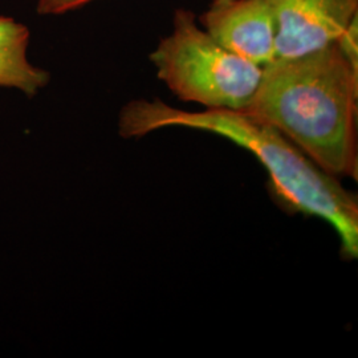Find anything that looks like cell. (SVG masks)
<instances>
[{
    "label": "cell",
    "mask_w": 358,
    "mask_h": 358,
    "mask_svg": "<svg viewBox=\"0 0 358 358\" xmlns=\"http://www.w3.org/2000/svg\"><path fill=\"white\" fill-rule=\"evenodd\" d=\"M29 31L11 17L0 16V87L16 88L32 97L50 83V73L27 60Z\"/></svg>",
    "instance_id": "cell-6"
},
{
    "label": "cell",
    "mask_w": 358,
    "mask_h": 358,
    "mask_svg": "<svg viewBox=\"0 0 358 358\" xmlns=\"http://www.w3.org/2000/svg\"><path fill=\"white\" fill-rule=\"evenodd\" d=\"M149 59L157 77L185 103L206 109L243 110L259 87L263 66L226 50L189 8H177L171 32Z\"/></svg>",
    "instance_id": "cell-3"
},
{
    "label": "cell",
    "mask_w": 358,
    "mask_h": 358,
    "mask_svg": "<svg viewBox=\"0 0 358 358\" xmlns=\"http://www.w3.org/2000/svg\"><path fill=\"white\" fill-rule=\"evenodd\" d=\"M187 128L224 137L254 154L269 176V189L287 211L320 217L337 232L341 254L358 256L357 196L327 174L279 130L242 110L189 112L159 99L127 103L118 118L124 138H141L155 130Z\"/></svg>",
    "instance_id": "cell-1"
},
{
    "label": "cell",
    "mask_w": 358,
    "mask_h": 358,
    "mask_svg": "<svg viewBox=\"0 0 358 358\" xmlns=\"http://www.w3.org/2000/svg\"><path fill=\"white\" fill-rule=\"evenodd\" d=\"M198 23L244 60L266 66L276 59L278 27L264 0H211Z\"/></svg>",
    "instance_id": "cell-5"
},
{
    "label": "cell",
    "mask_w": 358,
    "mask_h": 358,
    "mask_svg": "<svg viewBox=\"0 0 358 358\" xmlns=\"http://www.w3.org/2000/svg\"><path fill=\"white\" fill-rule=\"evenodd\" d=\"M93 0H38L40 15H62L73 11Z\"/></svg>",
    "instance_id": "cell-7"
},
{
    "label": "cell",
    "mask_w": 358,
    "mask_h": 358,
    "mask_svg": "<svg viewBox=\"0 0 358 358\" xmlns=\"http://www.w3.org/2000/svg\"><path fill=\"white\" fill-rule=\"evenodd\" d=\"M278 27L276 59H294L334 44L358 15V0H264Z\"/></svg>",
    "instance_id": "cell-4"
},
{
    "label": "cell",
    "mask_w": 358,
    "mask_h": 358,
    "mask_svg": "<svg viewBox=\"0 0 358 358\" xmlns=\"http://www.w3.org/2000/svg\"><path fill=\"white\" fill-rule=\"evenodd\" d=\"M358 69L334 43L275 59L242 112L279 130L327 174L357 179Z\"/></svg>",
    "instance_id": "cell-2"
}]
</instances>
